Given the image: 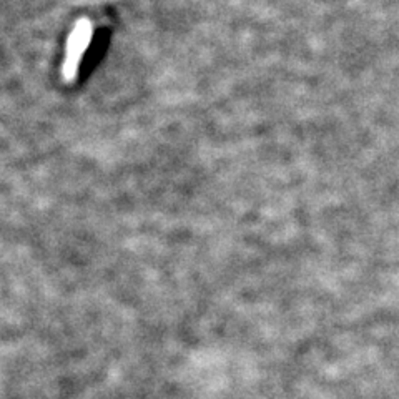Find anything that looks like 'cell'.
<instances>
[{"label": "cell", "instance_id": "1", "mask_svg": "<svg viewBox=\"0 0 399 399\" xmlns=\"http://www.w3.org/2000/svg\"><path fill=\"white\" fill-rule=\"evenodd\" d=\"M90 39H92V24L87 19L77 22L69 40H67L65 58H63L62 63V77L65 81H72L75 79L85 50L90 45Z\"/></svg>", "mask_w": 399, "mask_h": 399}]
</instances>
